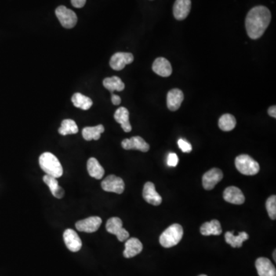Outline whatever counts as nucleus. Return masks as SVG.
<instances>
[{"mask_svg":"<svg viewBox=\"0 0 276 276\" xmlns=\"http://www.w3.org/2000/svg\"><path fill=\"white\" fill-rule=\"evenodd\" d=\"M271 12L266 6L259 5L252 8L245 19L248 37L252 39H258L262 36L271 22Z\"/></svg>","mask_w":276,"mask_h":276,"instance_id":"nucleus-1","label":"nucleus"},{"mask_svg":"<svg viewBox=\"0 0 276 276\" xmlns=\"http://www.w3.org/2000/svg\"><path fill=\"white\" fill-rule=\"evenodd\" d=\"M40 168L48 176L55 178L61 177L63 174V168L59 159L52 153L45 152L40 156Z\"/></svg>","mask_w":276,"mask_h":276,"instance_id":"nucleus-2","label":"nucleus"},{"mask_svg":"<svg viewBox=\"0 0 276 276\" xmlns=\"http://www.w3.org/2000/svg\"><path fill=\"white\" fill-rule=\"evenodd\" d=\"M183 227L179 224L171 225L161 235L160 243L164 248H171L179 243L183 238Z\"/></svg>","mask_w":276,"mask_h":276,"instance_id":"nucleus-3","label":"nucleus"},{"mask_svg":"<svg viewBox=\"0 0 276 276\" xmlns=\"http://www.w3.org/2000/svg\"><path fill=\"white\" fill-rule=\"evenodd\" d=\"M235 165L242 174L246 176L257 174L260 170L259 163L247 154L238 156L235 160Z\"/></svg>","mask_w":276,"mask_h":276,"instance_id":"nucleus-4","label":"nucleus"},{"mask_svg":"<svg viewBox=\"0 0 276 276\" xmlns=\"http://www.w3.org/2000/svg\"><path fill=\"white\" fill-rule=\"evenodd\" d=\"M55 15L59 19L61 25L66 29H72L78 22L75 12L68 9L64 5H60L55 9Z\"/></svg>","mask_w":276,"mask_h":276,"instance_id":"nucleus-5","label":"nucleus"},{"mask_svg":"<svg viewBox=\"0 0 276 276\" xmlns=\"http://www.w3.org/2000/svg\"><path fill=\"white\" fill-rule=\"evenodd\" d=\"M106 230L110 234L115 235L120 242H124L129 238V233L123 228L121 219L118 217H112L106 223Z\"/></svg>","mask_w":276,"mask_h":276,"instance_id":"nucleus-6","label":"nucleus"},{"mask_svg":"<svg viewBox=\"0 0 276 276\" xmlns=\"http://www.w3.org/2000/svg\"><path fill=\"white\" fill-rule=\"evenodd\" d=\"M102 188L104 191L121 194L125 188L124 180L115 175H109L102 182Z\"/></svg>","mask_w":276,"mask_h":276,"instance_id":"nucleus-7","label":"nucleus"},{"mask_svg":"<svg viewBox=\"0 0 276 276\" xmlns=\"http://www.w3.org/2000/svg\"><path fill=\"white\" fill-rule=\"evenodd\" d=\"M102 223V219L99 216H91L79 220L76 223L75 227L78 231L84 233H95L99 230Z\"/></svg>","mask_w":276,"mask_h":276,"instance_id":"nucleus-8","label":"nucleus"},{"mask_svg":"<svg viewBox=\"0 0 276 276\" xmlns=\"http://www.w3.org/2000/svg\"><path fill=\"white\" fill-rule=\"evenodd\" d=\"M134 62V55L128 52H117L110 58V66L116 71H121L127 65Z\"/></svg>","mask_w":276,"mask_h":276,"instance_id":"nucleus-9","label":"nucleus"},{"mask_svg":"<svg viewBox=\"0 0 276 276\" xmlns=\"http://www.w3.org/2000/svg\"><path fill=\"white\" fill-rule=\"evenodd\" d=\"M223 178V173L218 168H212L204 173L203 176V186L207 190H212Z\"/></svg>","mask_w":276,"mask_h":276,"instance_id":"nucleus-10","label":"nucleus"},{"mask_svg":"<svg viewBox=\"0 0 276 276\" xmlns=\"http://www.w3.org/2000/svg\"><path fill=\"white\" fill-rule=\"evenodd\" d=\"M65 243L69 250L72 252H78L82 247V242L78 233L71 229H68L63 234Z\"/></svg>","mask_w":276,"mask_h":276,"instance_id":"nucleus-11","label":"nucleus"},{"mask_svg":"<svg viewBox=\"0 0 276 276\" xmlns=\"http://www.w3.org/2000/svg\"><path fill=\"white\" fill-rule=\"evenodd\" d=\"M121 146L124 150H138L142 152H147L150 150V145L141 137L139 136L124 139L121 142Z\"/></svg>","mask_w":276,"mask_h":276,"instance_id":"nucleus-12","label":"nucleus"},{"mask_svg":"<svg viewBox=\"0 0 276 276\" xmlns=\"http://www.w3.org/2000/svg\"><path fill=\"white\" fill-rule=\"evenodd\" d=\"M143 197L146 202L154 206H159L162 203V197L160 196L155 186L151 182H147L143 186Z\"/></svg>","mask_w":276,"mask_h":276,"instance_id":"nucleus-13","label":"nucleus"},{"mask_svg":"<svg viewBox=\"0 0 276 276\" xmlns=\"http://www.w3.org/2000/svg\"><path fill=\"white\" fill-rule=\"evenodd\" d=\"M223 199L230 204L241 205L245 202L243 193L237 186L227 187L223 192Z\"/></svg>","mask_w":276,"mask_h":276,"instance_id":"nucleus-14","label":"nucleus"},{"mask_svg":"<svg viewBox=\"0 0 276 276\" xmlns=\"http://www.w3.org/2000/svg\"><path fill=\"white\" fill-rule=\"evenodd\" d=\"M255 267L259 276H276V267L267 258H259L255 262Z\"/></svg>","mask_w":276,"mask_h":276,"instance_id":"nucleus-15","label":"nucleus"},{"mask_svg":"<svg viewBox=\"0 0 276 276\" xmlns=\"http://www.w3.org/2000/svg\"><path fill=\"white\" fill-rule=\"evenodd\" d=\"M184 96L181 90L174 88L170 91L167 97V104L169 110L172 111L177 110L181 106Z\"/></svg>","mask_w":276,"mask_h":276,"instance_id":"nucleus-16","label":"nucleus"},{"mask_svg":"<svg viewBox=\"0 0 276 276\" xmlns=\"http://www.w3.org/2000/svg\"><path fill=\"white\" fill-rule=\"evenodd\" d=\"M191 9L190 0H176L173 5V16L177 20H183L188 16Z\"/></svg>","mask_w":276,"mask_h":276,"instance_id":"nucleus-17","label":"nucleus"},{"mask_svg":"<svg viewBox=\"0 0 276 276\" xmlns=\"http://www.w3.org/2000/svg\"><path fill=\"white\" fill-rule=\"evenodd\" d=\"M143 250V245L141 242L137 238H131L127 240L125 242V249L124 251V256L127 259L133 258Z\"/></svg>","mask_w":276,"mask_h":276,"instance_id":"nucleus-18","label":"nucleus"},{"mask_svg":"<svg viewBox=\"0 0 276 276\" xmlns=\"http://www.w3.org/2000/svg\"><path fill=\"white\" fill-rule=\"evenodd\" d=\"M152 69L156 74L161 77H169L172 74L171 63L165 58H157L153 63Z\"/></svg>","mask_w":276,"mask_h":276,"instance_id":"nucleus-19","label":"nucleus"},{"mask_svg":"<svg viewBox=\"0 0 276 276\" xmlns=\"http://www.w3.org/2000/svg\"><path fill=\"white\" fill-rule=\"evenodd\" d=\"M114 117L115 121L121 124L124 132H131L132 127L129 121V111L126 107H121L117 109L114 113Z\"/></svg>","mask_w":276,"mask_h":276,"instance_id":"nucleus-20","label":"nucleus"},{"mask_svg":"<svg viewBox=\"0 0 276 276\" xmlns=\"http://www.w3.org/2000/svg\"><path fill=\"white\" fill-rule=\"evenodd\" d=\"M43 181L44 183L48 186V188L50 190L51 193H52V195H53L55 198L62 199V197H64V189L59 186L57 178H55L53 177V176H48V175L45 174V176H43Z\"/></svg>","mask_w":276,"mask_h":276,"instance_id":"nucleus-21","label":"nucleus"},{"mask_svg":"<svg viewBox=\"0 0 276 276\" xmlns=\"http://www.w3.org/2000/svg\"><path fill=\"white\" fill-rule=\"evenodd\" d=\"M248 235L245 232H241L238 236H234L233 232H226L225 240L226 243L231 245L233 248H240L244 242L248 240Z\"/></svg>","mask_w":276,"mask_h":276,"instance_id":"nucleus-22","label":"nucleus"},{"mask_svg":"<svg viewBox=\"0 0 276 276\" xmlns=\"http://www.w3.org/2000/svg\"><path fill=\"white\" fill-rule=\"evenodd\" d=\"M222 227H221L220 223L216 219L210 221V222H207L200 227V233L204 236H219L222 233Z\"/></svg>","mask_w":276,"mask_h":276,"instance_id":"nucleus-23","label":"nucleus"},{"mask_svg":"<svg viewBox=\"0 0 276 276\" xmlns=\"http://www.w3.org/2000/svg\"><path fill=\"white\" fill-rule=\"evenodd\" d=\"M87 170L90 176L97 179H102L104 175V170L95 157H91L88 160L87 162Z\"/></svg>","mask_w":276,"mask_h":276,"instance_id":"nucleus-24","label":"nucleus"},{"mask_svg":"<svg viewBox=\"0 0 276 276\" xmlns=\"http://www.w3.org/2000/svg\"><path fill=\"white\" fill-rule=\"evenodd\" d=\"M104 131V128L102 124H99L95 127H86L82 131L83 138L88 141L92 140H98L100 139L101 135Z\"/></svg>","mask_w":276,"mask_h":276,"instance_id":"nucleus-25","label":"nucleus"},{"mask_svg":"<svg viewBox=\"0 0 276 276\" xmlns=\"http://www.w3.org/2000/svg\"><path fill=\"white\" fill-rule=\"evenodd\" d=\"M103 85L106 89L110 91L111 93L115 92V91L121 92L125 88L124 83L117 76H112L110 78H104L103 81Z\"/></svg>","mask_w":276,"mask_h":276,"instance_id":"nucleus-26","label":"nucleus"},{"mask_svg":"<svg viewBox=\"0 0 276 276\" xmlns=\"http://www.w3.org/2000/svg\"><path fill=\"white\" fill-rule=\"evenodd\" d=\"M71 102L74 107L82 110H88L93 104L92 99L81 93H75L71 98Z\"/></svg>","mask_w":276,"mask_h":276,"instance_id":"nucleus-27","label":"nucleus"},{"mask_svg":"<svg viewBox=\"0 0 276 276\" xmlns=\"http://www.w3.org/2000/svg\"><path fill=\"white\" fill-rule=\"evenodd\" d=\"M236 126H237V120L232 114H223L219 118V127L222 131H233Z\"/></svg>","mask_w":276,"mask_h":276,"instance_id":"nucleus-28","label":"nucleus"},{"mask_svg":"<svg viewBox=\"0 0 276 276\" xmlns=\"http://www.w3.org/2000/svg\"><path fill=\"white\" fill-rule=\"evenodd\" d=\"M78 132V128L77 124L71 119H66L62 121V125L59 129V133L63 136L68 135H74Z\"/></svg>","mask_w":276,"mask_h":276,"instance_id":"nucleus-29","label":"nucleus"},{"mask_svg":"<svg viewBox=\"0 0 276 276\" xmlns=\"http://www.w3.org/2000/svg\"><path fill=\"white\" fill-rule=\"evenodd\" d=\"M266 209L269 213V217L272 219H276V197L275 195L271 196L266 200Z\"/></svg>","mask_w":276,"mask_h":276,"instance_id":"nucleus-30","label":"nucleus"},{"mask_svg":"<svg viewBox=\"0 0 276 276\" xmlns=\"http://www.w3.org/2000/svg\"><path fill=\"white\" fill-rule=\"evenodd\" d=\"M178 146L183 153H190L192 151V145L183 139H179L178 140Z\"/></svg>","mask_w":276,"mask_h":276,"instance_id":"nucleus-31","label":"nucleus"},{"mask_svg":"<svg viewBox=\"0 0 276 276\" xmlns=\"http://www.w3.org/2000/svg\"><path fill=\"white\" fill-rule=\"evenodd\" d=\"M178 162H179V159L176 154L174 153L169 154L168 157V164L170 167H176Z\"/></svg>","mask_w":276,"mask_h":276,"instance_id":"nucleus-32","label":"nucleus"},{"mask_svg":"<svg viewBox=\"0 0 276 276\" xmlns=\"http://www.w3.org/2000/svg\"><path fill=\"white\" fill-rule=\"evenodd\" d=\"M71 2L75 8H82L86 3V0H71Z\"/></svg>","mask_w":276,"mask_h":276,"instance_id":"nucleus-33","label":"nucleus"},{"mask_svg":"<svg viewBox=\"0 0 276 276\" xmlns=\"http://www.w3.org/2000/svg\"><path fill=\"white\" fill-rule=\"evenodd\" d=\"M111 102H112L114 105H118V104H121V99L118 95L112 94V95H111Z\"/></svg>","mask_w":276,"mask_h":276,"instance_id":"nucleus-34","label":"nucleus"},{"mask_svg":"<svg viewBox=\"0 0 276 276\" xmlns=\"http://www.w3.org/2000/svg\"><path fill=\"white\" fill-rule=\"evenodd\" d=\"M268 113H269V115L271 117H276V105L272 106V107H269V110H268Z\"/></svg>","mask_w":276,"mask_h":276,"instance_id":"nucleus-35","label":"nucleus"},{"mask_svg":"<svg viewBox=\"0 0 276 276\" xmlns=\"http://www.w3.org/2000/svg\"><path fill=\"white\" fill-rule=\"evenodd\" d=\"M276 251H274V253H273V256H274V260H275V262H276Z\"/></svg>","mask_w":276,"mask_h":276,"instance_id":"nucleus-36","label":"nucleus"},{"mask_svg":"<svg viewBox=\"0 0 276 276\" xmlns=\"http://www.w3.org/2000/svg\"><path fill=\"white\" fill-rule=\"evenodd\" d=\"M206 276V275H200V276Z\"/></svg>","mask_w":276,"mask_h":276,"instance_id":"nucleus-37","label":"nucleus"}]
</instances>
